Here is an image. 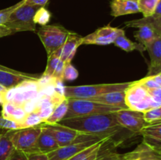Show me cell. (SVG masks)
<instances>
[{
    "label": "cell",
    "mask_w": 161,
    "mask_h": 160,
    "mask_svg": "<svg viewBox=\"0 0 161 160\" xmlns=\"http://www.w3.org/2000/svg\"><path fill=\"white\" fill-rule=\"evenodd\" d=\"M58 124L81 133L95 135L101 138H110L123 129L115 119L113 113L70 118L60 121Z\"/></svg>",
    "instance_id": "6da1fadb"
},
{
    "label": "cell",
    "mask_w": 161,
    "mask_h": 160,
    "mask_svg": "<svg viewBox=\"0 0 161 160\" xmlns=\"http://www.w3.org/2000/svg\"><path fill=\"white\" fill-rule=\"evenodd\" d=\"M130 84L131 83L65 86L64 96L66 98L91 100L97 96L108 93L125 91Z\"/></svg>",
    "instance_id": "7a4b0ae2"
},
{
    "label": "cell",
    "mask_w": 161,
    "mask_h": 160,
    "mask_svg": "<svg viewBox=\"0 0 161 160\" xmlns=\"http://www.w3.org/2000/svg\"><path fill=\"white\" fill-rule=\"evenodd\" d=\"M121 108L109 106L86 99L68 98V111L64 119L96 114H108L119 111ZM63 120V119H62Z\"/></svg>",
    "instance_id": "3957f363"
},
{
    "label": "cell",
    "mask_w": 161,
    "mask_h": 160,
    "mask_svg": "<svg viewBox=\"0 0 161 160\" xmlns=\"http://www.w3.org/2000/svg\"><path fill=\"white\" fill-rule=\"evenodd\" d=\"M40 6H31L23 3L11 13L9 20L5 25L14 32L18 31H36L34 17Z\"/></svg>",
    "instance_id": "277c9868"
},
{
    "label": "cell",
    "mask_w": 161,
    "mask_h": 160,
    "mask_svg": "<svg viewBox=\"0 0 161 160\" xmlns=\"http://www.w3.org/2000/svg\"><path fill=\"white\" fill-rule=\"evenodd\" d=\"M125 103L129 109L140 112L159 107L151 98L147 89L137 81L132 82L125 90Z\"/></svg>",
    "instance_id": "5b68a950"
},
{
    "label": "cell",
    "mask_w": 161,
    "mask_h": 160,
    "mask_svg": "<svg viewBox=\"0 0 161 160\" xmlns=\"http://www.w3.org/2000/svg\"><path fill=\"white\" fill-rule=\"evenodd\" d=\"M70 31L61 25L47 24L38 29L37 34L43 44L47 55L50 56L65 42Z\"/></svg>",
    "instance_id": "8992f818"
},
{
    "label": "cell",
    "mask_w": 161,
    "mask_h": 160,
    "mask_svg": "<svg viewBox=\"0 0 161 160\" xmlns=\"http://www.w3.org/2000/svg\"><path fill=\"white\" fill-rule=\"evenodd\" d=\"M41 130L42 123L34 127L9 131V135L14 148L26 154H30L38 152L36 149V142Z\"/></svg>",
    "instance_id": "52a82bcc"
},
{
    "label": "cell",
    "mask_w": 161,
    "mask_h": 160,
    "mask_svg": "<svg viewBox=\"0 0 161 160\" xmlns=\"http://www.w3.org/2000/svg\"><path fill=\"white\" fill-rule=\"evenodd\" d=\"M125 34L124 29L113 28L109 24L99 28L91 34L83 37L82 45H109L114 42L116 38Z\"/></svg>",
    "instance_id": "ba28073f"
},
{
    "label": "cell",
    "mask_w": 161,
    "mask_h": 160,
    "mask_svg": "<svg viewBox=\"0 0 161 160\" xmlns=\"http://www.w3.org/2000/svg\"><path fill=\"white\" fill-rule=\"evenodd\" d=\"M115 119L123 127L134 133H139L147 125L143 118V112L130 109H121L113 112Z\"/></svg>",
    "instance_id": "9c48e42d"
},
{
    "label": "cell",
    "mask_w": 161,
    "mask_h": 160,
    "mask_svg": "<svg viewBox=\"0 0 161 160\" xmlns=\"http://www.w3.org/2000/svg\"><path fill=\"white\" fill-rule=\"evenodd\" d=\"M98 141H88V142L71 144L64 147H60L57 150L48 153L49 160H68L86 147L93 145Z\"/></svg>",
    "instance_id": "30bf717a"
},
{
    "label": "cell",
    "mask_w": 161,
    "mask_h": 160,
    "mask_svg": "<svg viewBox=\"0 0 161 160\" xmlns=\"http://www.w3.org/2000/svg\"><path fill=\"white\" fill-rule=\"evenodd\" d=\"M45 125V124H44ZM54 136L59 147H64L73 144L77 136L81 133L77 130L57 123L55 125H46Z\"/></svg>",
    "instance_id": "8fae6325"
},
{
    "label": "cell",
    "mask_w": 161,
    "mask_h": 160,
    "mask_svg": "<svg viewBox=\"0 0 161 160\" xmlns=\"http://www.w3.org/2000/svg\"><path fill=\"white\" fill-rule=\"evenodd\" d=\"M150 57V65L147 76L161 72V36H158L146 46Z\"/></svg>",
    "instance_id": "7c38bea8"
},
{
    "label": "cell",
    "mask_w": 161,
    "mask_h": 160,
    "mask_svg": "<svg viewBox=\"0 0 161 160\" xmlns=\"http://www.w3.org/2000/svg\"><path fill=\"white\" fill-rule=\"evenodd\" d=\"M83 37L73 31H70L64 45L60 48V59L64 63H71L76 50L82 45Z\"/></svg>",
    "instance_id": "4fadbf2b"
},
{
    "label": "cell",
    "mask_w": 161,
    "mask_h": 160,
    "mask_svg": "<svg viewBox=\"0 0 161 160\" xmlns=\"http://www.w3.org/2000/svg\"><path fill=\"white\" fill-rule=\"evenodd\" d=\"M124 160H161L157 151L142 141L135 150L122 155Z\"/></svg>",
    "instance_id": "5bb4252c"
},
{
    "label": "cell",
    "mask_w": 161,
    "mask_h": 160,
    "mask_svg": "<svg viewBox=\"0 0 161 160\" xmlns=\"http://www.w3.org/2000/svg\"><path fill=\"white\" fill-rule=\"evenodd\" d=\"M39 78V77L36 75L24 73V72L21 74H16L0 70V85L7 89L17 87L19 84L27 80L37 81Z\"/></svg>",
    "instance_id": "9a60e30c"
},
{
    "label": "cell",
    "mask_w": 161,
    "mask_h": 160,
    "mask_svg": "<svg viewBox=\"0 0 161 160\" xmlns=\"http://www.w3.org/2000/svg\"><path fill=\"white\" fill-rule=\"evenodd\" d=\"M58 142L47 126L42 123V130L36 142V149L38 152L48 154L59 148Z\"/></svg>",
    "instance_id": "2e32d148"
},
{
    "label": "cell",
    "mask_w": 161,
    "mask_h": 160,
    "mask_svg": "<svg viewBox=\"0 0 161 160\" xmlns=\"http://www.w3.org/2000/svg\"><path fill=\"white\" fill-rule=\"evenodd\" d=\"M143 141L157 152L161 151V123L146 125L140 131Z\"/></svg>",
    "instance_id": "e0dca14e"
},
{
    "label": "cell",
    "mask_w": 161,
    "mask_h": 160,
    "mask_svg": "<svg viewBox=\"0 0 161 160\" xmlns=\"http://www.w3.org/2000/svg\"><path fill=\"white\" fill-rule=\"evenodd\" d=\"M111 15L114 17L140 13L138 2L132 0H112Z\"/></svg>",
    "instance_id": "ac0fdd59"
},
{
    "label": "cell",
    "mask_w": 161,
    "mask_h": 160,
    "mask_svg": "<svg viewBox=\"0 0 161 160\" xmlns=\"http://www.w3.org/2000/svg\"><path fill=\"white\" fill-rule=\"evenodd\" d=\"M91 100L109 105V106L117 107L121 109H129L125 103V91L108 93L97 96L91 99Z\"/></svg>",
    "instance_id": "d6986e66"
},
{
    "label": "cell",
    "mask_w": 161,
    "mask_h": 160,
    "mask_svg": "<svg viewBox=\"0 0 161 160\" xmlns=\"http://www.w3.org/2000/svg\"><path fill=\"white\" fill-rule=\"evenodd\" d=\"M27 114L28 113L25 111L23 107L17 106L11 102H5L2 104V116L6 119H12L20 124Z\"/></svg>",
    "instance_id": "ffe728a7"
},
{
    "label": "cell",
    "mask_w": 161,
    "mask_h": 160,
    "mask_svg": "<svg viewBox=\"0 0 161 160\" xmlns=\"http://www.w3.org/2000/svg\"><path fill=\"white\" fill-rule=\"evenodd\" d=\"M137 28L138 30L135 32V38L138 40V43L142 44L145 47L156 38L160 36L149 24H142Z\"/></svg>",
    "instance_id": "44dd1931"
},
{
    "label": "cell",
    "mask_w": 161,
    "mask_h": 160,
    "mask_svg": "<svg viewBox=\"0 0 161 160\" xmlns=\"http://www.w3.org/2000/svg\"><path fill=\"white\" fill-rule=\"evenodd\" d=\"M127 27L138 28L142 24H149L157 31V34L161 36V16H151L149 17H143L138 20H133L126 22Z\"/></svg>",
    "instance_id": "7402d4cb"
},
{
    "label": "cell",
    "mask_w": 161,
    "mask_h": 160,
    "mask_svg": "<svg viewBox=\"0 0 161 160\" xmlns=\"http://www.w3.org/2000/svg\"><path fill=\"white\" fill-rule=\"evenodd\" d=\"M68 111V98H65L61 103L57 105L53 109L51 115L43 121L42 123L45 125H55L60 121L64 119L66 113Z\"/></svg>",
    "instance_id": "603a6c76"
},
{
    "label": "cell",
    "mask_w": 161,
    "mask_h": 160,
    "mask_svg": "<svg viewBox=\"0 0 161 160\" xmlns=\"http://www.w3.org/2000/svg\"><path fill=\"white\" fill-rule=\"evenodd\" d=\"M116 46L119 47L121 50H124L126 52H131L134 50H138L141 53L146 50V47L140 43L132 42L129 39H127L125 36V34L120 35L116 39V40L113 42Z\"/></svg>",
    "instance_id": "cb8c5ba5"
},
{
    "label": "cell",
    "mask_w": 161,
    "mask_h": 160,
    "mask_svg": "<svg viewBox=\"0 0 161 160\" xmlns=\"http://www.w3.org/2000/svg\"><path fill=\"white\" fill-rule=\"evenodd\" d=\"M14 150V147L10 141L9 131H5L0 136V160H7Z\"/></svg>",
    "instance_id": "d4e9b609"
},
{
    "label": "cell",
    "mask_w": 161,
    "mask_h": 160,
    "mask_svg": "<svg viewBox=\"0 0 161 160\" xmlns=\"http://www.w3.org/2000/svg\"><path fill=\"white\" fill-rule=\"evenodd\" d=\"M159 1L160 0H138V7L143 17H149L153 15Z\"/></svg>",
    "instance_id": "484cf974"
},
{
    "label": "cell",
    "mask_w": 161,
    "mask_h": 160,
    "mask_svg": "<svg viewBox=\"0 0 161 160\" xmlns=\"http://www.w3.org/2000/svg\"><path fill=\"white\" fill-rule=\"evenodd\" d=\"M109 139L110 138H105V139L102 140V141L95 143V144H93V145L90 146V147H86V148L84 149V150L80 152L79 153H77L76 155H75L74 156H72V158H70L69 159H68V160H83V158H86L88 155H90L91 153H92V152H94L96 149L98 148V147H102V146L103 145V144H105L107 141H108Z\"/></svg>",
    "instance_id": "4316f807"
},
{
    "label": "cell",
    "mask_w": 161,
    "mask_h": 160,
    "mask_svg": "<svg viewBox=\"0 0 161 160\" xmlns=\"http://www.w3.org/2000/svg\"><path fill=\"white\" fill-rule=\"evenodd\" d=\"M51 18V13L47 9H46L44 6L40 7L37 11L34 17L35 24L41 25V26H45L50 22Z\"/></svg>",
    "instance_id": "83f0119b"
},
{
    "label": "cell",
    "mask_w": 161,
    "mask_h": 160,
    "mask_svg": "<svg viewBox=\"0 0 161 160\" xmlns=\"http://www.w3.org/2000/svg\"><path fill=\"white\" fill-rule=\"evenodd\" d=\"M60 60L61 59H60L59 56L55 54L54 53L50 55V56H49L48 60H47V67H46L45 72L42 74V76L53 77L55 70H56L57 67L59 64Z\"/></svg>",
    "instance_id": "f1b7e54d"
},
{
    "label": "cell",
    "mask_w": 161,
    "mask_h": 160,
    "mask_svg": "<svg viewBox=\"0 0 161 160\" xmlns=\"http://www.w3.org/2000/svg\"><path fill=\"white\" fill-rule=\"evenodd\" d=\"M42 122L43 120L36 112L32 111L27 114L24 120L22 121L21 125L23 128H29V127H34L40 125Z\"/></svg>",
    "instance_id": "f546056e"
},
{
    "label": "cell",
    "mask_w": 161,
    "mask_h": 160,
    "mask_svg": "<svg viewBox=\"0 0 161 160\" xmlns=\"http://www.w3.org/2000/svg\"><path fill=\"white\" fill-rule=\"evenodd\" d=\"M20 129H24L20 123L12 119H6L2 115L0 116V130H4L6 131H15Z\"/></svg>",
    "instance_id": "4dcf8cb0"
},
{
    "label": "cell",
    "mask_w": 161,
    "mask_h": 160,
    "mask_svg": "<svg viewBox=\"0 0 161 160\" xmlns=\"http://www.w3.org/2000/svg\"><path fill=\"white\" fill-rule=\"evenodd\" d=\"M143 118L147 124L158 121L161 119V106L152 108L143 112Z\"/></svg>",
    "instance_id": "1f68e13d"
},
{
    "label": "cell",
    "mask_w": 161,
    "mask_h": 160,
    "mask_svg": "<svg viewBox=\"0 0 161 160\" xmlns=\"http://www.w3.org/2000/svg\"><path fill=\"white\" fill-rule=\"evenodd\" d=\"M79 76V72L71 63H65L64 72H63V81H74Z\"/></svg>",
    "instance_id": "d6a6232c"
},
{
    "label": "cell",
    "mask_w": 161,
    "mask_h": 160,
    "mask_svg": "<svg viewBox=\"0 0 161 160\" xmlns=\"http://www.w3.org/2000/svg\"><path fill=\"white\" fill-rule=\"evenodd\" d=\"M25 3V0H21L19 3H17V4L13 5V6H9V7L6 8V9H3L0 10V25H5V24L7 22V20H9V17H10L11 13L17 9V7L22 5L23 3Z\"/></svg>",
    "instance_id": "836d02e7"
},
{
    "label": "cell",
    "mask_w": 161,
    "mask_h": 160,
    "mask_svg": "<svg viewBox=\"0 0 161 160\" xmlns=\"http://www.w3.org/2000/svg\"><path fill=\"white\" fill-rule=\"evenodd\" d=\"M122 158V155L113 152H108L99 154L98 157L95 160H119Z\"/></svg>",
    "instance_id": "e575fe53"
},
{
    "label": "cell",
    "mask_w": 161,
    "mask_h": 160,
    "mask_svg": "<svg viewBox=\"0 0 161 160\" xmlns=\"http://www.w3.org/2000/svg\"><path fill=\"white\" fill-rule=\"evenodd\" d=\"M149 96L153 99L154 102L158 105L159 107L161 106V87L154 88V89H148Z\"/></svg>",
    "instance_id": "d590c367"
},
{
    "label": "cell",
    "mask_w": 161,
    "mask_h": 160,
    "mask_svg": "<svg viewBox=\"0 0 161 160\" xmlns=\"http://www.w3.org/2000/svg\"><path fill=\"white\" fill-rule=\"evenodd\" d=\"M27 158H28V154L14 148L7 160H27Z\"/></svg>",
    "instance_id": "8d00e7d4"
},
{
    "label": "cell",
    "mask_w": 161,
    "mask_h": 160,
    "mask_svg": "<svg viewBox=\"0 0 161 160\" xmlns=\"http://www.w3.org/2000/svg\"><path fill=\"white\" fill-rule=\"evenodd\" d=\"M64 65H65V63L61 61V60H60L59 64H58V67H57L56 70L54 72V74L53 75V78L63 81V72H64Z\"/></svg>",
    "instance_id": "74e56055"
},
{
    "label": "cell",
    "mask_w": 161,
    "mask_h": 160,
    "mask_svg": "<svg viewBox=\"0 0 161 160\" xmlns=\"http://www.w3.org/2000/svg\"><path fill=\"white\" fill-rule=\"evenodd\" d=\"M27 160H49V157L47 154L34 152V153L28 154Z\"/></svg>",
    "instance_id": "f35d334b"
},
{
    "label": "cell",
    "mask_w": 161,
    "mask_h": 160,
    "mask_svg": "<svg viewBox=\"0 0 161 160\" xmlns=\"http://www.w3.org/2000/svg\"><path fill=\"white\" fill-rule=\"evenodd\" d=\"M14 33L15 32L13 30L6 27V25H0V39L6 37V36L10 35H14Z\"/></svg>",
    "instance_id": "ab89813d"
},
{
    "label": "cell",
    "mask_w": 161,
    "mask_h": 160,
    "mask_svg": "<svg viewBox=\"0 0 161 160\" xmlns=\"http://www.w3.org/2000/svg\"><path fill=\"white\" fill-rule=\"evenodd\" d=\"M49 0H25V3L31 6H37L42 7L47 4Z\"/></svg>",
    "instance_id": "60d3db41"
},
{
    "label": "cell",
    "mask_w": 161,
    "mask_h": 160,
    "mask_svg": "<svg viewBox=\"0 0 161 160\" xmlns=\"http://www.w3.org/2000/svg\"><path fill=\"white\" fill-rule=\"evenodd\" d=\"M102 146H103V145H102ZM102 147H98V148L96 149V150L94 151V152H92V153H91V155H88V156L86 157V158H83V160H95L96 158H97V157H98L99 154H100L101 149H102Z\"/></svg>",
    "instance_id": "b9f144b4"
},
{
    "label": "cell",
    "mask_w": 161,
    "mask_h": 160,
    "mask_svg": "<svg viewBox=\"0 0 161 160\" xmlns=\"http://www.w3.org/2000/svg\"><path fill=\"white\" fill-rule=\"evenodd\" d=\"M7 90V89L0 85V104L1 105L5 103V98H6V94Z\"/></svg>",
    "instance_id": "7bdbcfd3"
},
{
    "label": "cell",
    "mask_w": 161,
    "mask_h": 160,
    "mask_svg": "<svg viewBox=\"0 0 161 160\" xmlns=\"http://www.w3.org/2000/svg\"><path fill=\"white\" fill-rule=\"evenodd\" d=\"M0 70H1V71H6V72H13V73H16V74L23 73V72L14 70V69L10 68V67H6V66H3V65H2V64H0Z\"/></svg>",
    "instance_id": "ee69618b"
},
{
    "label": "cell",
    "mask_w": 161,
    "mask_h": 160,
    "mask_svg": "<svg viewBox=\"0 0 161 160\" xmlns=\"http://www.w3.org/2000/svg\"><path fill=\"white\" fill-rule=\"evenodd\" d=\"M152 77L153 79L159 85V86L161 87V72L160 73L157 74V75H150Z\"/></svg>",
    "instance_id": "f6af8a7d"
},
{
    "label": "cell",
    "mask_w": 161,
    "mask_h": 160,
    "mask_svg": "<svg viewBox=\"0 0 161 160\" xmlns=\"http://www.w3.org/2000/svg\"><path fill=\"white\" fill-rule=\"evenodd\" d=\"M154 16H161V0H160L154 11Z\"/></svg>",
    "instance_id": "bcb514c9"
},
{
    "label": "cell",
    "mask_w": 161,
    "mask_h": 160,
    "mask_svg": "<svg viewBox=\"0 0 161 160\" xmlns=\"http://www.w3.org/2000/svg\"><path fill=\"white\" fill-rule=\"evenodd\" d=\"M158 123H161V119H159V120L157 121V122H153V123H150V124H158ZM147 125H149V124H147Z\"/></svg>",
    "instance_id": "7dc6e473"
},
{
    "label": "cell",
    "mask_w": 161,
    "mask_h": 160,
    "mask_svg": "<svg viewBox=\"0 0 161 160\" xmlns=\"http://www.w3.org/2000/svg\"><path fill=\"white\" fill-rule=\"evenodd\" d=\"M159 154H160V158H161V151H160V152H159Z\"/></svg>",
    "instance_id": "c3c4849f"
},
{
    "label": "cell",
    "mask_w": 161,
    "mask_h": 160,
    "mask_svg": "<svg viewBox=\"0 0 161 160\" xmlns=\"http://www.w3.org/2000/svg\"><path fill=\"white\" fill-rule=\"evenodd\" d=\"M132 1H135V2H138V0H132Z\"/></svg>",
    "instance_id": "681fc988"
},
{
    "label": "cell",
    "mask_w": 161,
    "mask_h": 160,
    "mask_svg": "<svg viewBox=\"0 0 161 160\" xmlns=\"http://www.w3.org/2000/svg\"><path fill=\"white\" fill-rule=\"evenodd\" d=\"M119 160H124V159H123V156H122V158H121L120 159H119Z\"/></svg>",
    "instance_id": "f907efd6"
},
{
    "label": "cell",
    "mask_w": 161,
    "mask_h": 160,
    "mask_svg": "<svg viewBox=\"0 0 161 160\" xmlns=\"http://www.w3.org/2000/svg\"><path fill=\"white\" fill-rule=\"evenodd\" d=\"M2 115H1V111H0V116H1Z\"/></svg>",
    "instance_id": "816d5d0a"
},
{
    "label": "cell",
    "mask_w": 161,
    "mask_h": 160,
    "mask_svg": "<svg viewBox=\"0 0 161 160\" xmlns=\"http://www.w3.org/2000/svg\"><path fill=\"white\" fill-rule=\"evenodd\" d=\"M1 133H0V136H1Z\"/></svg>",
    "instance_id": "f5cc1de1"
}]
</instances>
